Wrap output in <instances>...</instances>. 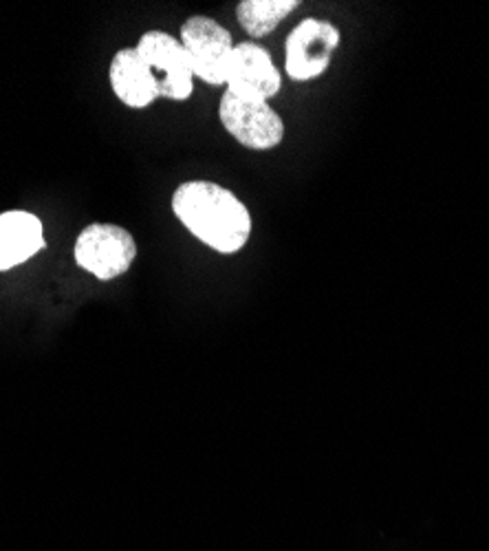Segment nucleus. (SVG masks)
I'll use <instances>...</instances> for the list:
<instances>
[{
	"mask_svg": "<svg viewBox=\"0 0 489 551\" xmlns=\"http://www.w3.org/2000/svg\"><path fill=\"white\" fill-rule=\"evenodd\" d=\"M172 212L197 241L225 256L251 236V214L231 190L214 181H185L172 195Z\"/></svg>",
	"mask_w": 489,
	"mask_h": 551,
	"instance_id": "1",
	"label": "nucleus"
},
{
	"mask_svg": "<svg viewBox=\"0 0 489 551\" xmlns=\"http://www.w3.org/2000/svg\"><path fill=\"white\" fill-rule=\"evenodd\" d=\"M77 267L99 280H113L126 273L137 258V243L121 225L91 223L79 231L73 247Z\"/></svg>",
	"mask_w": 489,
	"mask_h": 551,
	"instance_id": "2",
	"label": "nucleus"
},
{
	"mask_svg": "<svg viewBox=\"0 0 489 551\" xmlns=\"http://www.w3.org/2000/svg\"><path fill=\"white\" fill-rule=\"evenodd\" d=\"M342 33L329 20L307 18L295 25L285 42V71L295 82H311L322 77L333 53L339 49Z\"/></svg>",
	"mask_w": 489,
	"mask_h": 551,
	"instance_id": "3",
	"label": "nucleus"
},
{
	"mask_svg": "<svg viewBox=\"0 0 489 551\" xmlns=\"http://www.w3.org/2000/svg\"><path fill=\"white\" fill-rule=\"evenodd\" d=\"M181 45L187 51L194 77L209 87L227 84V69L233 53L231 33L207 16L187 18L181 27Z\"/></svg>",
	"mask_w": 489,
	"mask_h": 551,
	"instance_id": "4",
	"label": "nucleus"
},
{
	"mask_svg": "<svg viewBox=\"0 0 489 551\" xmlns=\"http://www.w3.org/2000/svg\"><path fill=\"white\" fill-rule=\"evenodd\" d=\"M223 129L249 151H271L285 139V121L269 102H253L223 93L219 104Z\"/></svg>",
	"mask_w": 489,
	"mask_h": 551,
	"instance_id": "5",
	"label": "nucleus"
},
{
	"mask_svg": "<svg viewBox=\"0 0 489 551\" xmlns=\"http://www.w3.org/2000/svg\"><path fill=\"white\" fill-rule=\"evenodd\" d=\"M159 82V97L185 102L194 91V73L181 40L165 31H145L135 47Z\"/></svg>",
	"mask_w": 489,
	"mask_h": 551,
	"instance_id": "6",
	"label": "nucleus"
},
{
	"mask_svg": "<svg viewBox=\"0 0 489 551\" xmlns=\"http://www.w3.org/2000/svg\"><path fill=\"white\" fill-rule=\"evenodd\" d=\"M225 87L236 97L269 102L280 93L282 77L265 47L256 45V42H241L233 47Z\"/></svg>",
	"mask_w": 489,
	"mask_h": 551,
	"instance_id": "7",
	"label": "nucleus"
},
{
	"mask_svg": "<svg viewBox=\"0 0 489 551\" xmlns=\"http://www.w3.org/2000/svg\"><path fill=\"white\" fill-rule=\"evenodd\" d=\"M109 77L113 93L128 109H148L159 97V82L137 49L117 51L111 62Z\"/></svg>",
	"mask_w": 489,
	"mask_h": 551,
	"instance_id": "8",
	"label": "nucleus"
},
{
	"mask_svg": "<svg viewBox=\"0 0 489 551\" xmlns=\"http://www.w3.org/2000/svg\"><path fill=\"white\" fill-rule=\"evenodd\" d=\"M45 245V229L35 214L23 209L0 214V271L27 263Z\"/></svg>",
	"mask_w": 489,
	"mask_h": 551,
	"instance_id": "9",
	"label": "nucleus"
},
{
	"mask_svg": "<svg viewBox=\"0 0 489 551\" xmlns=\"http://www.w3.org/2000/svg\"><path fill=\"white\" fill-rule=\"evenodd\" d=\"M297 5V0H243L236 7V18L251 38H265L289 18Z\"/></svg>",
	"mask_w": 489,
	"mask_h": 551,
	"instance_id": "10",
	"label": "nucleus"
}]
</instances>
